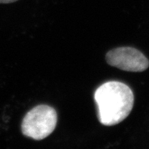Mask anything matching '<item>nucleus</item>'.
I'll list each match as a JSON object with an SVG mask.
<instances>
[{
  "label": "nucleus",
  "mask_w": 149,
  "mask_h": 149,
  "mask_svg": "<svg viewBox=\"0 0 149 149\" xmlns=\"http://www.w3.org/2000/svg\"><path fill=\"white\" fill-rule=\"evenodd\" d=\"M106 59L109 65L125 71L142 72L149 67V61L144 54L132 47L113 49L107 53Z\"/></svg>",
  "instance_id": "nucleus-3"
},
{
  "label": "nucleus",
  "mask_w": 149,
  "mask_h": 149,
  "mask_svg": "<svg viewBox=\"0 0 149 149\" xmlns=\"http://www.w3.org/2000/svg\"><path fill=\"white\" fill-rule=\"evenodd\" d=\"M98 118L105 126H114L127 117L134 104L133 91L125 84L112 81L103 84L94 94Z\"/></svg>",
  "instance_id": "nucleus-1"
},
{
  "label": "nucleus",
  "mask_w": 149,
  "mask_h": 149,
  "mask_svg": "<svg viewBox=\"0 0 149 149\" xmlns=\"http://www.w3.org/2000/svg\"><path fill=\"white\" fill-rule=\"evenodd\" d=\"M17 1L19 0H0V3H11Z\"/></svg>",
  "instance_id": "nucleus-4"
},
{
  "label": "nucleus",
  "mask_w": 149,
  "mask_h": 149,
  "mask_svg": "<svg viewBox=\"0 0 149 149\" xmlns=\"http://www.w3.org/2000/svg\"><path fill=\"white\" fill-rule=\"evenodd\" d=\"M57 121V115L53 108L38 105L25 115L21 125L22 133L35 140H42L54 131Z\"/></svg>",
  "instance_id": "nucleus-2"
}]
</instances>
